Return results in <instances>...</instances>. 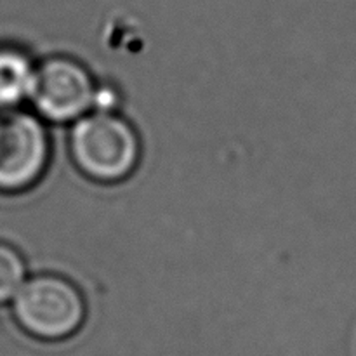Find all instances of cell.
I'll return each instance as SVG.
<instances>
[{
	"label": "cell",
	"instance_id": "6da1fadb",
	"mask_svg": "<svg viewBox=\"0 0 356 356\" xmlns=\"http://www.w3.org/2000/svg\"><path fill=\"white\" fill-rule=\"evenodd\" d=\"M68 152L89 181L118 184L136 172L143 145L134 125L117 111H90L70 127Z\"/></svg>",
	"mask_w": 356,
	"mask_h": 356
},
{
	"label": "cell",
	"instance_id": "7a4b0ae2",
	"mask_svg": "<svg viewBox=\"0 0 356 356\" xmlns=\"http://www.w3.org/2000/svg\"><path fill=\"white\" fill-rule=\"evenodd\" d=\"M13 315L24 334L44 343L75 336L87 318V301L79 285L56 273L30 277L10 301Z\"/></svg>",
	"mask_w": 356,
	"mask_h": 356
},
{
	"label": "cell",
	"instance_id": "3957f363",
	"mask_svg": "<svg viewBox=\"0 0 356 356\" xmlns=\"http://www.w3.org/2000/svg\"><path fill=\"white\" fill-rule=\"evenodd\" d=\"M99 83L90 70L70 56H51L35 70L30 103L45 124H75L94 111Z\"/></svg>",
	"mask_w": 356,
	"mask_h": 356
},
{
	"label": "cell",
	"instance_id": "277c9868",
	"mask_svg": "<svg viewBox=\"0 0 356 356\" xmlns=\"http://www.w3.org/2000/svg\"><path fill=\"white\" fill-rule=\"evenodd\" d=\"M51 163L47 125L33 111H0V191L33 188Z\"/></svg>",
	"mask_w": 356,
	"mask_h": 356
},
{
	"label": "cell",
	"instance_id": "5b68a950",
	"mask_svg": "<svg viewBox=\"0 0 356 356\" xmlns=\"http://www.w3.org/2000/svg\"><path fill=\"white\" fill-rule=\"evenodd\" d=\"M37 63L23 49L0 47V111L17 110L30 99Z\"/></svg>",
	"mask_w": 356,
	"mask_h": 356
},
{
	"label": "cell",
	"instance_id": "8992f818",
	"mask_svg": "<svg viewBox=\"0 0 356 356\" xmlns=\"http://www.w3.org/2000/svg\"><path fill=\"white\" fill-rule=\"evenodd\" d=\"M28 278L23 254L10 243L0 242V305L13 301Z\"/></svg>",
	"mask_w": 356,
	"mask_h": 356
}]
</instances>
